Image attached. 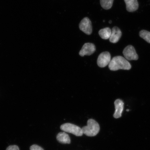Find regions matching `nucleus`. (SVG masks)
<instances>
[{"mask_svg":"<svg viewBox=\"0 0 150 150\" xmlns=\"http://www.w3.org/2000/svg\"><path fill=\"white\" fill-rule=\"evenodd\" d=\"M30 150H44L42 147L38 145H33L30 147Z\"/></svg>","mask_w":150,"mask_h":150,"instance_id":"obj_15","label":"nucleus"},{"mask_svg":"<svg viewBox=\"0 0 150 150\" xmlns=\"http://www.w3.org/2000/svg\"><path fill=\"white\" fill-rule=\"evenodd\" d=\"M128 12H132L137 10L139 4L137 0H124Z\"/></svg>","mask_w":150,"mask_h":150,"instance_id":"obj_10","label":"nucleus"},{"mask_svg":"<svg viewBox=\"0 0 150 150\" xmlns=\"http://www.w3.org/2000/svg\"><path fill=\"white\" fill-rule=\"evenodd\" d=\"M99 36L103 39H109L112 33L111 30L108 27L101 29L98 32Z\"/></svg>","mask_w":150,"mask_h":150,"instance_id":"obj_12","label":"nucleus"},{"mask_svg":"<svg viewBox=\"0 0 150 150\" xmlns=\"http://www.w3.org/2000/svg\"><path fill=\"white\" fill-rule=\"evenodd\" d=\"M123 53L125 59L128 60H137L138 59V56L135 48L131 45L125 47L123 50Z\"/></svg>","mask_w":150,"mask_h":150,"instance_id":"obj_5","label":"nucleus"},{"mask_svg":"<svg viewBox=\"0 0 150 150\" xmlns=\"http://www.w3.org/2000/svg\"><path fill=\"white\" fill-rule=\"evenodd\" d=\"M87 125L82 128L83 134L89 137L96 136L100 131L99 124L93 119H90L87 121Z\"/></svg>","mask_w":150,"mask_h":150,"instance_id":"obj_2","label":"nucleus"},{"mask_svg":"<svg viewBox=\"0 0 150 150\" xmlns=\"http://www.w3.org/2000/svg\"><path fill=\"white\" fill-rule=\"evenodd\" d=\"M6 150H20V149L17 146L11 145L8 146Z\"/></svg>","mask_w":150,"mask_h":150,"instance_id":"obj_16","label":"nucleus"},{"mask_svg":"<svg viewBox=\"0 0 150 150\" xmlns=\"http://www.w3.org/2000/svg\"><path fill=\"white\" fill-rule=\"evenodd\" d=\"M111 61V56L108 52H103L99 55L97 59V63L100 67H104L109 64Z\"/></svg>","mask_w":150,"mask_h":150,"instance_id":"obj_6","label":"nucleus"},{"mask_svg":"<svg viewBox=\"0 0 150 150\" xmlns=\"http://www.w3.org/2000/svg\"><path fill=\"white\" fill-rule=\"evenodd\" d=\"M80 29L87 35H91L93 31L91 22L88 17L84 18L79 24Z\"/></svg>","mask_w":150,"mask_h":150,"instance_id":"obj_4","label":"nucleus"},{"mask_svg":"<svg viewBox=\"0 0 150 150\" xmlns=\"http://www.w3.org/2000/svg\"><path fill=\"white\" fill-rule=\"evenodd\" d=\"M109 68L112 71H116L120 69L129 70L131 68L130 63L125 58L121 56H117L113 57L108 64Z\"/></svg>","mask_w":150,"mask_h":150,"instance_id":"obj_1","label":"nucleus"},{"mask_svg":"<svg viewBox=\"0 0 150 150\" xmlns=\"http://www.w3.org/2000/svg\"><path fill=\"white\" fill-rule=\"evenodd\" d=\"M109 23H110V24L111 23H112V21H111V20L109 22Z\"/></svg>","mask_w":150,"mask_h":150,"instance_id":"obj_17","label":"nucleus"},{"mask_svg":"<svg viewBox=\"0 0 150 150\" xmlns=\"http://www.w3.org/2000/svg\"><path fill=\"white\" fill-rule=\"evenodd\" d=\"M122 35L121 31L119 28L117 27H114L112 28V33L109 39L110 42L116 43L119 42Z\"/></svg>","mask_w":150,"mask_h":150,"instance_id":"obj_9","label":"nucleus"},{"mask_svg":"<svg viewBox=\"0 0 150 150\" xmlns=\"http://www.w3.org/2000/svg\"><path fill=\"white\" fill-rule=\"evenodd\" d=\"M127 111H129V110H127Z\"/></svg>","mask_w":150,"mask_h":150,"instance_id":"obj_18","label":"nucleus"},{"mask_svg":"<svg viewBox=\"0 0 150 150\" xmlns=\"http://www.w3.org/2000/svg\"><path fill=\"white\" fill-rule=\"evenodd\" d=\"M140 37L150 44V32L145 30H142L139 33Z\"/></svg>","mask_w":150,"mask_h":150,"instance_id":"obj_14","label":"nucleus"},{"mask_svg":"<svg viewBox=\"0 0 150 150\" xmlns=\"http://www.w3.org/2000/svg\"><path fill=\"white\" fill-rule=\"evenodd\" d=\"M114 0H100V4L103 8L108 10L111 8Z\"/></svg>","mask_w":150,"mask_h":150,"instance_id":"obj_13","label":"nucleus"},{"mask_svg":"<svg viewBox=\"0 0 150 150\" xmlns=\"http://www.w3.org/2000/svg\"><path fill=\"white\" fill-rule=\"evenodd\" d=\"M56 138L60 143L63 144H70L71 140L69 135L65 132H61L57 134Z\"/></svg>","mask_w":150,"mask_h":150,"instance_id":"obj_11","label":"nucleus"},{"mask_svg":"<svg viewBox=\"0 0 150 150\" xmlns=\"http://www.w3.org/2000/svg\"><path fill=\"white\" fill-rule=\"evenodd\" d=\"M61 129L64 132L71 133L76 136H81L83 134L82 128L73 124L65 123L61 125Z\"/></svg>","mask_w":150,"mask_h":150,"instance_id":"obj_3","label":"nucleus"},{"mask_svg":"<svg viewBox=\"0 0 150 150\" xmlns=\"http://www.w3.org/2000/svg\"><path fill=\"white\" fill-rule=\"evenodd\" d=\"M115 105V112L113 115V117L115 119L121 117L122 112L123 111L124 103L120 99H117L114 102Z\"/></svg>","mask_w":150,"mask_h":150,"instance_id":"obj_8","label":"nucleus"},{"mask_svg":"<svg viewBox=\"0 0 150 150\" xmlns=\"http://www.w3.org/2000/svg\"><path fill=\"white\" fill-rule=\"evenodd\" d=\"M96 47L95 45L91 43H86L82 46L81 50L79 52L80 56L91 55L95 52Z\"/></svg>","mask_w":150,"mask_h":150,"instance_id":"obj_7","label":"nucleus"}]
</instances>
